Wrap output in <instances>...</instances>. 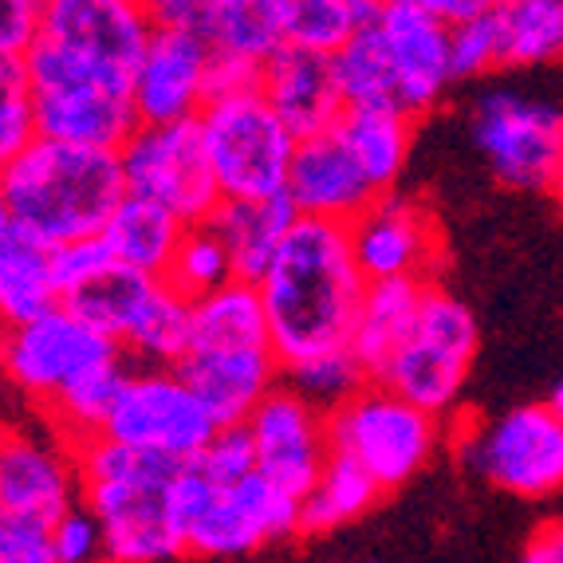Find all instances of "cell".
Masks as SVG:
<instances>
[{
	"instance_id": "cell-32",
	"label": "cell",
	"mask_w": 563,
	"mask_h": 563,
	"mask_svg": "<svg viewBox=\"0 0 563 563\" xmlns=\"http://www.w3.org/2000/svg\"><path fill=\"white\" fill-rule=\"evenodd\" d=\"M189 331H194V300H186L181 291L162 280L119 343L131 363L178 366L189 347Z\"/></svg>"
},
{
	"instance_id": "cell-11",
	"label": "cell",
	"mask_w": 563,
	"mask_h": 563,
	"mask_svg": "<svg viewBox=\"0 0 563 563\" xmlns=\"http://www.w3.org/2000/svg\"><path fill=\"white\" fill-rule=\"evenodd\" d=\"M461 457L488 485L544 500L563 488V422L548 402L517 406L461 442Z\"/></svg>"
},
{
	"instance_id": "cell-16",
	"label": "cell",
	"mask_w": 563,
	"mask_h": 563,
	"mask_svg": "<svg viewBox=\"0 0 563 563\" xmlns=\"http://www.w3.org/2000/svg\"><path fill=\"white\" fill-rule=\"evenodd\" d=\"M209 59H213V47L201 32L154 29L131 76L139 119H198L201 107L209 103Z\"/></svg>"
},
{
	"instance_id": "cell-6",
	"label": "cell",
	"mask_w": 563,
	"mask_h": 563,
	"mask_svg": "<svg viewBox=\"0 0 563 563\" xmlns=\"http://www.w3.org/2000/svg\"><path fill=\"white\" fill-rule=\"evenodd\" d=\"M442 413L422 410L383 378H366L347 402L328 410L331 453L358 461L383 493L410 485L442 442Z\"/></svg>"
},
{
	"instance_id": "cell-20",
	"label": "cell",
	"mask_w": 563,
	"mask_h": 563,
	"mask_svg": "<svg viewBox=\"0 0 563 563\" xmlns=\"http://www.w3.org/2000/svg\"><path fill=\"white\" fill-rule=\"evenodd\" d=\"M84 500L76 445L64 438L40 442L36 433H4L0 445V508H16L32 517L59 520Z\"/></svg>"
},
{
	"instance_id": "cell-48",
	"label": "cell",
	"mask_w": 563,
	"mask_h": 563,
	"mask_svg": "<svg viewBox=\"0 0 563 563\" xmlns=\"http://www.w3.org/2000/svg\"><path fill=\"white\" fill-rule=\"evenodd\" d=\"M548 194H552V201L563 209V151L560 158H555V169H552V181H548Z\"/></svg>"
},
{
	"instance_id": "cell-42",
	"label": "cell",
	"mask_w": 563,
	"mask_h": 563,
	"mask_svg": "<svg viewBox=\"0 0 563 563\" xmlns=\"http://www.w3.org/2000/svg\"><path fill=\"white\" fill-rule=\"evenodd\" d=\"M47 261H52V280L59 288V300H64L67 291L79 288L84 280H91L99 268L114 261L111 249H107L103 233H91V236H76V241H64L56 249H47Z\"/></svg>"
},
{
	"instance_id": "cell-43",
	"label": "cell",
	"mask_w": 563,
	"mask_h": 563,
	"mask_svg": "<svg viewBox=\"0 0 563 563\" xmlns=\"http://www.w3.org/2000/svg\"><path fill=\"white\" fill-rule=\"evenodd\" d=\"M52 552H56V563H87L103 555V528L84 500L67 508L59 520H52Z\"/></svg>"
},
{
	"instance_id": "cell-31",
	"label": "cell",
	"mask_w": 563,
	"mask_h": 563,
	"mask_svg": "<svg viewBox=\"0 0 563 563\" xmlns=\"http://www.w3.org/2000/svg\"><path fill=\"white\" fill-rule=\"evenodd\" d=\"M158 284H162V276L142 273V268H131V264H122V261H111L107 268H99L91 280H84L79 288L67 291L59 303H67L76 316H84L91 328L107 331L111 339H122Z\"/></svg>"
},
{
	"instance_id": "cell-24",
	"label": "cell",
	"mask_w": 563,
	"mask_h": 563,
	"mask_svg": "<svg viewBox=\"0 0 563 563\" xmlns=\"http://www.w3.org/2000/svg\"><path fill=\"white\" fill-rule=\"evenodd\" d=\"M300 209L291 206L288 194H268V198H221V206L209 213L206 225L225 241L233 256L236 276L261 280L264 268L273 264L276 249L291 233Z\"/></svg>"
},
{
	"instance_id": "cell-26",
	"label": "cell",
	"mask_w": 563,
	"mask_h": 563,
	"mask_svg": "<svg viewBox=\"0 0 563 563\" xmlns=\"http://www.w3.org/2000/svg\"><path fill=\"white\" fill-rule=\"evenodd\" d=\"M335 131L351 146L378 194L395 189L413 146V119L398 107H343Z\"/></svg>"
},
{
	"instance_id": "cell-37",
	"label": "cell",
	"mask_w": 563,
	"mask_h": 563,
	"mask_svg": "<svg viewBox=\"0 0 563 563\" xmlns=\"http://www.w3.org/2000/svg\"><path fill=\"white\" fill-rule=\"evenodd\" d=\"M366 366L363 358L347 347H331L320 351V355H308V358H296V363L284 366V383L303 395L311 406H320V410H335L339 402H347L355 395L358 386L366 383Z\"/></svg>"
},
{
	"instance_id": "cell-10",
	"label": "cell",
	"mask_w": 563,
	"mask_h": 563,
	"mask_svg": "<svg viewBox=\"0 0 563 563\" xmlns=\"http://www.w3.org/2000/svg\"><path fill=\"white\" fill-rule=\"evenodd\" d=\"M477 343L481 335L473 311L433 280L410 339L395 351V358L386 363L378 378L386 386H395L398 395H406L410 402H418L422 410L445 413L457 402L461 386L470 378Z\"/></svg>"
},
{
	"instance_id": "cell-44",
	"label": "cell",
	"mask_w": 563,
	"mask_h": 563,
	"mask_svg": "<svg viewBox=\"0 0 563 563\" xmlns=\"http://www.w3.org/2000/svg\"><path fill=\"white\" fill-rule=\"evenodd\" d=\"M40 0H0V56H24L40 36Z\"/></svg>"
},
{
	"instance_id": "cell-53",
	"label": "cell",
	"mask_w": 563,
	"mask_h": 563,
	"mask_svg": "<svg viewBox=\"0 0 563 563\" xmlns=\"http://www.w3.org/2000/svg\"><path fill=\"white\" fill-rule=\"evenodd\" d=\"M40 4H44V0H40Z\"/></svg>"
},
{
	"instance_id": "cell-36",
	"label": "cell",
	"mask_w": 563,
	"mask_h": 563,
	"mask_svg": "<svg viewBox=\"0 0 563 563\" xmlns=\"http://www.w3.org/2000/svg\"><path fill=\"white\" fill-rule=\"evenodd\" d=\"M236 276L233 256H229L225 241L201 221V225H186V233L178 236L174 253H169L162 280L174 291H181L186 300H201L213 288L229 284Z\"/></svg>"
},
{
	"instance_id": "cell-50",
	"label": "cell",
	"mask_w": 563,
	"mask_h": 563,
	"mask_svg": "<svg viewBox=\"0 0 563 563\" xmlns=\"http://www.w3.org/2000/svg\"><path fill=\"white\" fill-rule=\"evenodd\" d=\"M12 217H9V206H4V194H0V229H9Z\"/></svg>"
},
{
	"instance_id": "cell-46",
	"label": "cell",
	"mask_w": 563,
	"mask_h": 563,
	"mask_svg": "<svg viewBox=\"0 0 563 563\" xmlns=\"http://www.w3.org/2000/svg\"><path fill=\"white\" fill-rule=\"evenodd\" d=\"M528 563H563V520L540 525L525 544Z\"/></svg>"
},
{
	"instance_id": "cell-8",
	"label": "cell",
	"mask_w": 563,
	"mask_h": 563,
	"mask_svg": "<svg viewBox=\"0 0 563 563\" xmlns=\"http://www.w3.org/2000/svg\"><path fill=\"white\" fill-rule=\"evenodd\" d=\"M119 162L126 194L158 201L186 225H201L221 206V186L198 119L139 122V131L119 146Z\"/></svg>"
},
{
	"instance_id": "cell-5",
	"label": "cell",
	"mask_w": 563,
	"mask_h": 563,
	"mask_svg": "<svg viewBox=\"0 0 563 563\" xmlns=\"http://www.w3.org/2000/svg\"><path fill=\"white\" fill-rule=\"evenodd\" d=\"M24 67L36 131L47 139L119 151L139 131L131 71L107 67L47 36H36L24 52Z\"/></svg>"
},
{
	"instance_id": "cell-9",
	"label": "cell",
	"mask_w": 563,
	"mask_h": 563,
	"mask_svg": "<svg viewBox=\"0 0 563 563\" xmlns=\"http://www.w3.org/2000/svg\"><path fill=\"white\" fill-rule=\"evenodd\" d=\"M221 430L201 395L181 378L178 366L139 363L126 371L103 433L134 450L169 461L198 457L209 438Z\"/></svg>"
},
{
	"instance_id": "cell-4",
	"label": "cell",
	"mask_w": 563,
	"mask_h": 563,
	"mask_svg": "<svg viewBox=\"0 0 563 563\" xmlns=\"http://www.w3.org/2000/svg\"><path fill=\"white\" fill-rule=\"evenodd\" d=\"M169 512L186 555L198 560H241L300 540V497L261 470L213 481L194 461H181L169 481Z\"/></svg>"
},
{
	"instance_id": "cell-1",
	"label": "cell",
	"mask_w": 563,
	"mask_h": 563,
	"mask_svg": "<svg viewBox=\"0 0 563 563\" xmlns=\"http://www.w3.org/2000/svg\"><path fill=\"white\" fill-rule=\"evenodd\" d=\"M256 288L273 331V347L280 366H288L320 351L347 347L366 291V273L358 268L343 221L300 213Z\"/></svg>"
},
{
	"instance_id": "cell-35",
	"label": "cell",
	"mask_w": 563,
	"mask_h": 563,
	"mask_svg": "<svg viewBox=\"0 0 563 563\" xmlns=\"http://www.w3.org/2000/svg\"><path fill=\"white\" fill-rule=\"evenodd\" d=\"M206 40L217 52H233L256 64H264L280 44H288L276 0H217L206 24Z\"/></svg>"
},
{
	"instance_id": "cell-13",
	"label": "cell",
	"mask_w": 563,
	"mask_h": 563,
	"mask_svg": "<svg viewBox=\"0 0 563 563\" xmlns=\"http://www.w3.org/2000/svg\"><path fill=\"white\" fill-rule=\"evenodd\" d=\"M473 142L500 186L540 194L563 151V111L517 91H488L473 111Z\"/></svg>"
},
{
	"instance_id": "cell-29",
	"label": "cell",
	"mask_w": 563,
	"mask_h": 563,
	"mask_svg": "<svg viewBox=\"0 0 563 563\" xmlns=\"http://www.w3.org/2000/svg\"><path fill=\"white\" fill-rule=\"evenodd\" d=\"M497 64H563V0H497Z\"/></svg>"
},
{
	"instance_id": "cell-45",
	"label": "cell",
	"mask_w": 563,
	"mask_h": 563,
	"mask_svg": "<svg viewBox=\"0 0 563 563\" xmlns=\"http://www.w3.org/2000/svg\"><path fill=\"white\" fill-rule=\"evenodd\" d=\"M244 87H261V64H256V59L233 56V52H217L213 47V59H209V99H213V95L244 91Z\"/></svg>"
},
{
	"instance_id": "cell-23",
	"label": "cell",
	"mask_w": 563,
	"mask_h": 563,
	"mask_svg": "<svg viewBox=\"0 0 563 563\" xmlns=\"http://www.w3.org/2000/svg\"><path fill=\"white\" fill-rule=\"evenodd\" d=\"M426 276H383V280H366L363 303H358V320L351 331V351L363 358L366 375L378 378L395 351L410 339L413 323L422 316V303L430 296Z\"/></svg>"
},
{
	"instance_id": "cell-34",
	"label": "cell",
	"mask_w": 563,
	"mask_h": 563,
	"mask_svg": "<svg viewBox=\"0 0 563 563\" xmlns=\"http://www.w3.org/2000/svg\"><path fill=\"white\" fill-rule=\"evenodd\" d=\"M280 29L288 44L335 52L351 32L383 16V0H276Z\"/></svg>"
},
{
	"instance_id": "cell-15",
	"label": "cell",
	"mask_w": 563,
	"mask_h": 563,
	"mask_svg": "<svg viewBox=\"0 0 563 563\" xmlns=\"http://www.w3.org/2000/svg\"><path fill=\"white\" fill-rule=\"evenodd\" d=\"M351 249L366 280L383 276H426L438 280L442 264V229L426 206L395 189L378 194L347 225Z\"/></svg>"
},
{
	"instance_id": "cell-41",
	"label": "cell",
	"mask_w": 563,
	"mask_h": 563,
	"mask_svg": "<svg viewBox=\"0 0 563 563\" xmlns=\"http://www.w3.org/2000/svg\"><path fill=\"white\" fill-rule=\"evenodd\" d=\"M189 461H194V465L213 481H236V477H244V473H253L256 470V450H253V438H249V426L244 422L221 426V430L209 438L206 450Z\"/></svg>"
},
{
	"instance_id": "cell-7",
	"label": "cell",
	"mask_w": 563,
	"mask_h": 563,
	"mask_svg": "<svg viewBox=\"0 0 563 563\" xmlns=\"http://www.w3.org/2000/svg\"><path fill=\"white\" fill-rule=\"evenodd\" d=\"M221 198H268L288 189L296 134L261 87L213 95L198 114Z\"/></svg>"
},
{
	"instance_id": "cell-49",
	"label": "cell",
	"mask_w": 563,
	"mask_h": 563,
	"mask_svg": "<svg viewBox=\"0 0 563 563\" xmlns=\"http://www.w3.org/2000/svg\"><path fill=\"white\" fill-rule=\"evenodd\" d=\"M548 406H552L555 418H560V422H563V383H555V390H552V395H548Z\"/></svg>"
},
{
	"instance_id": "cell-52",
	"label": "cell",
	"mask_w": 563,
	"mask_h": 563,
	"mask_svg": "<svg viewBox=\"0 0 563 563\" xmlns=\"http://www.w3.org/2000/svg\"><path fill=\"white\" fill-rule=\"evenodd\" d=\"M383 4H398V0H383Z\"/></svg>"
},
{
	"instance_id": "cell-28",
	"label": "cell",
	"mask_w": 563,
	"mask_h": 563,
	"mask_svg": "<svg viewBox=\"0 0 563 563\" xmlns=\"http://www.w3.org/2000/svg\"><path fill=\"white\" fill-rule=\"evenodd\" d=\"M181 233H186V221L178 213H169L166 206L139 198V194H126L103 225V241L114 261L154 276H162Z\"/></svg>"
},
{
	"instance_id": "cell-14",
	"label": "cell",
	"mask_w": 563,
	"mask_h": 563,
	"mask_svg": "<svg viewBox=\"0 0 563 563\" xmlns=\"http://www.w3.org/2000/svg\"><path fill=\"white\" fill-rule=\"evenodd\" d=\"M256 450V470L291 497H303L331 457L328 410L311 406L288 383H276L244 418Z\"/></svg>"
},
{
	"instance_id": "cell-30",
	"label": "cell",
	"mask_w": 563,
	"mask_h": 563,
	"mask_svg": "<svg viewBox=\"0 0 563 563\" xmlns=\"http://www.w3.org/2000/svg\"><path fill=\"white\" fill-rule=\"evenodd\" d=\"M56 303L59 288L52 280L47 249L12 225L0 236V328L32 320Z\"/></svg>"
},
{
	"instance_id": "cell-27",
	"label": "cell",
	"mask_w": 563,
	"mask_h": 563,
	"mask_svg": "<svg viewBox=\"0 0 563 563\" xmlns=\"http://www.w3.org/2000/svg\"><path fill=\"white\" fill-rule=\"evenodd\" d=\"M383 500V485L358 461L331 453L316 485L300 497V540L331 536L351 520L366 517Z\"/></svg>"
},
{
	"instance_id": "cell-33",
	"label": "cell",
	"mask_w": 563,
	"mask_h": 563,
	"mask_svg": "<svg viewBox=\"0 0 563 563\" xmlns=\"http://www.w3.org/2000/svg\"><path fill=\"white\" fill-rule=\"evenodd\" d=\"M335 64L339 91L347 99V107H398V79L386 40L378 32V20L366 29L351 32L343 44L331 52Z\"/></svg>"
},
{
	"instance_id": "cell-40",
	"label": "cell",
	"mask_w": 563,
	"mask_h": 563,
	"mask_svg": "<svg viewBox=\"0 0 563 563\" xmlns=\"http://www.w3.org/2000/svg\"><path fill=\"white\" fill-rule=\"evenodd\" d=\"M0 563H56L52 520L0 508Z\"/></svg>"
},
{
	"instance_id": "cell-17",
	"label": "cell",
	"mask_w": 563,
	"mask_h": 563,
	"mask_svg": "<svg viewBox=\"0 0 563 563\" xmlns=\"http://www.w3.org/2000/svg\"><path fill=\"white\" fill-rule=\"evenodd\" d=\"M378 32L386 40L390 64L398 79V111L422 119L438 107L442 91L453 84L450 71V24L410 0L386 4L378 16Z\"/></svg>"
},
{
	"instance_id": "cell-22",
	"label": "cell",
	"mask_w": 563,
	"mask_h": 563,
	"mask_svg": "<svg viewBox=\"0 0 563 563\" xmlns=\"http://www.w3.org/2000/svg\"><path fill=\"white\" fill-rule=\"evenodd\" d=\"M178 371L201 395L217 426L244 422L256 402L284 378L280 355L273 347H186Z\"/></svg>"
},
{
	"instance_id": "cell-18",
	"label": "cell",
	"mask_w": 563,
	"mask_h": 563,
	"mask_svg": "<svg viewBox=\"0 0 563 563\" xmlns=\"http://www.w3.org/2000/svg\"><path fill=\"white\" fill-rule=\"evenodd\" d=\"M151 32L154 20L142 0H44L40 20V36L131 76Z\"/></svg>"
},
{
	"instance_id": "cell-38",
	"label": "cell",
	"mask_w": 563,
	"mask_h": 563,
	"mask_svg": "<svg viewBox=\"0 0 563 563\" xmlns=\"http://www.w3.org/2000/svg\"><path fill=\"white\" fill-rule=\"evenodd\" d=\"M36 114L29 99V67L24 56H0V174L36 139Z\"/></svg>"
},
{
	"instance_id": "cell-51",
	"label": "cell",
	"mask_w": 563,
	"mask_h": 563,
	"mask_svg": "<svg viewBox=\"0 0 563 563\" xmlns=\"http://www.w3.org/2000/svg\"><path fill=\"white\" fill-rule=\"evenodd\" d=\"M4 433H9V430H4V426H0V445H4Z\"/></svg>"
},
{
	"instance_id": "cell-21",
	"label": "cell",
	"mask_w": 563,
	"mask_h": 563,
	"mask_svg": "<svg viewBox=\"0 0 563 563\" xmlns=\"http://www.w3.org/2000/svg\"><path fill=\"white\" fill-rule=\"evenodd\" d=\"M261 91L276 107L296 139L335 126L347 99L339 91L331 52L303 44H280L261 64Z\"/></svg>"
},
{
	"instance_id": "cell-3",
	"label": "cell",
	"mask_w": 563,
	"mask_h": 563,
	"mask_svg": "<svg viewBox=\"0 0 563 563\" xmlns=\"http://www.w3.org/2000/svg\"><path fill=\"white\" fill-rule=\"evenodd\" d=\"M84 505L103 528V555L122 563H162L186 555L169 512V481L181 461L134 450L107 433L76 445Z\"/></svg>"
},
{
	"instance_id": "cell-12",
	"label": "cell",
	"mask_w": 563,
	"mask_h": 563,
	"mask_svg": "<svg viewBox=\"0 0 563 563\" xmlns=\"http://www.w3.org/2000/svg\"><path fill=\"white\" fill-rule=\"evenodd\" d=\"M126 355L119 339L91 328L84 316L56 303L32 320L0 328V371L20 395L44 406L67 378H76L87 366L103 358Z\"/></svg>"
},
{
	"instance_id": "cell-25",
	"label": "cell",
	"mask_w": 563,
	"mask_h": 563,
	"mask_svg": "<svg viewBox=\"0 0 563 563\" xmlns=\"http://www.w3.org/2000/svg\"><path fill=\"white\" fill-rule=\"evenodd\" d=\"M126 371H131L126 355H114L79 371L76 378H67L56 395L40 406L56 438H64L67 445H84L87 438H99L107 418H111V406L119 398Z\"/></svg>"
},
{
	"instance_id": "cell-2",
	"label": "cell",
	"mask_w": 563,
	"mask_h": 563,
	"mask_svg": "<svg viewBox=\"0 0 563 563\" xmlns=\"http://www.w3.org/2000/svg\"><path fill=\"white\" fill-rule=\"evenodd\" d=\"M0 194L20 233L56 249L103 233L107 217L126 198V178L119 151L36 134L0 174Z\"/></svg>"
},
{
	"instance_id": "cell-39",
	"label": "cell",
	"mask_w": 563,
	"mask_h": 563,
	"mask_svg": "<svg viewBox=\"0 0 563 563\" xmlns=\"http://www.w3.org/2000/svg\"><path fill=\"white\" fill-rule=\"evenodd\" d=\"M497 64V20L493 9L481 16L450 24V71L453 79H473L493 71Z\"/></svg>"
},
{
	"instance_id": "cell-47",
	"label": "cell",
	"mask_w": 563,
	"mask_h": 563,
	"mask_svg": "<svg viewBox=\"0 0 563 563\" xmlns=\"http://www.w3.org/2000/svg\"><path fill=\"white\" fill-rule=\"evenodd\" d=\"M418 9L433 12V16H442L445 24H457V20H470V16H481L488 12L497 0H410Z\"/></svg>"
},
{
	"instance_id": "cell-19",
	"label": "cell",
	"mask_w": 563,
	"mask_h": 563,
	"mask_svg": "<svg viewBox=\"0 0 563 563\" xmlns=\"http://www.w3.org/2000/svg\"><path fill=\"white\" fill-rule=\"evenodd\" d=\"M284 194L303 217H328V221H343V225H351L378 198L375 181L366 178V169L358 166V158L335 126L296 139Z\"/></svg>"
}]
</instances>
